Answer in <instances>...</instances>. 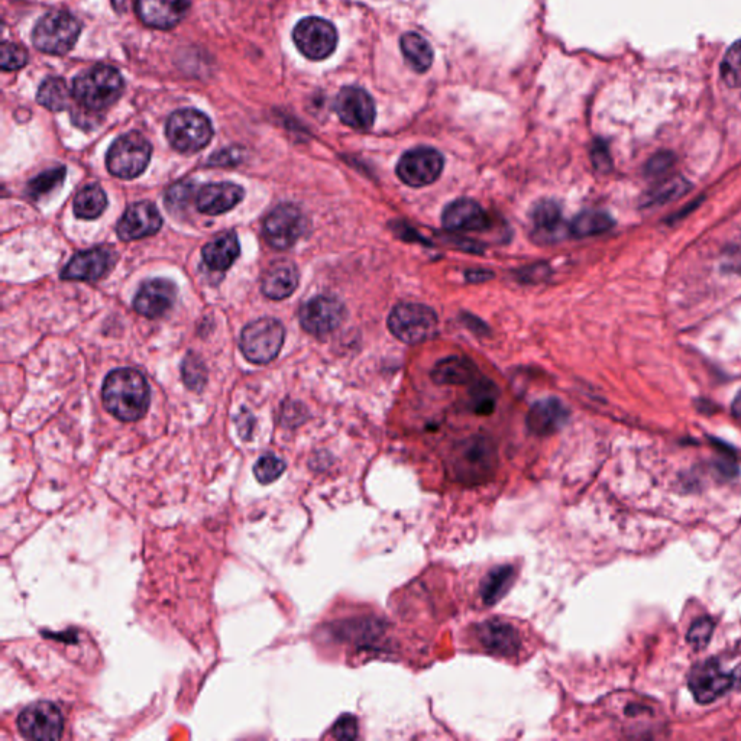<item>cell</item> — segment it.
I'll list each match as a JSON object with an SVG mask.
<instances>
[{"instance_id":"obj_1","label":"cell","mask_w":741,"mask_h":741,"mask_svg":"<svg viewBox=\"0 0 741 741\" xmlns=\"http://www.w3.org/2000/svg\"><path fill=\"white\" fill-rule=\"evenodd\" d=\"M103 404L122 422H137L150 407V387L144 375L131 368L110 372L103 383Z\"/></svg>"},{"instance_id":"obj_2","label":"cell","mask_w":741,"mask_h":741,"mask_svg":"<svg viewBox=\"0 0 741 741\" xmlns=\"http://www.w3.org/2000/svg\"><path fill=\"white\" fill-rule=\"evenodd\" d=\"M124 87V79L118 70L100 64L83 71L74 79L73 96L84 108L100 112L118 102Z\"/></svg>"},{"instance_id":"obj_3","label":"cell","mask_w":741,"mask_h":741,"mask_svg":"<svg viewBox=\"0 0 741 741\" xmlns=\"http://www.w3.org/2000/svg\"><path fill=\"white\" fill-rule=\"evenodd\" d=\"M497 467V451L484 436H474L459 443L453 455V472L462 484L485 482Z\"/></svg>"},{"instance_id":"obj_4","label":"cell","mask_w":741,"mask_h":741,"mask_svg":"<svg viewBox=\"0 0 741 741\" xmlns=\"http://www.w3.org/2000/svg\"><path fill=\"white\" fill-rule=\"evenodd\" d=\"M165 135L177 151L194 154L212 141V122L200 110L180 109L168 118Z\"/></svg>"},{"instance_id":"obj_5","label":"cell","mask_w":741,"mask_h":741,"mask_svg":"<svg viewBox=\"0 0 741 741\" xmlns=\"http://www.w3.org/2000/svg\"><path fill=\"white\" fill-rule=\"evenodd\" d=\"M152 148L138 132H129L113 142L106 155L109 173L118 179H137L150 164Z\"/></svg>"},{"instance_id":"obj_6","label":"cell","mask_w":741,"mask_h":741,"mask_svg":"<svg viewBox=\"0 0 741 741\" xmlns=\"http://www.w3.org/2000/svg\"><path fill=\"white\" fill-rule=\"evenodd\" d=\"M388 329L404 344H422L435 335L438 316L419 303H401L388 316Z\"/></svg>"},{"instance_id":"obj_7","label":"cell","mask_w":741,"mask_h":741,"mask_svg":"<svg viewBox=\"0 0 741 741\" xmlns=\"http://www.w3.org/2000/svg\"><path fill=\"white\" fill-rule=\"evenodd\" d=\"M79 21L67 12H50L42 16L32 32V42L42 53L64 55L79 40Z\"/></svg>"},{"instance_id":"obj_8","label":"cell","mask_w":741,"mask_h":741,"mask_svg":"<svg viewBox=\"0 0 741 741\" xmlns=\"http://www.w3.org/2000/svg\"><path fill=\"white\" fill-rule=\"evenodd\" d=\"M284 338L286 330L278 320L262 317L242 330L241 349L249 362L268 364L280 354Z\"/></svg>"},{"instance_id":"obj_9","label":"cell","mask_w":741,"mask_h":741,"mask_svg":"<svg viewBox=\"0 0 741 741\" xmlns=\"http://www.w3.org/2000/svg\"><path fill=\"white\" fill-rule=\"evenodd\" d=\"M293 40L304 57L320 61L330 57L336 50L338 32L326 19L310 16L296 25Z\"/></svg>"},{"instance_id":"obj_10","label":"cell","mask_w":741,"mask_h":741,"mask_svg":"<svg viewBox=\"0 0 741 741\" xmlns=\"http://www.w3.org/2000/svg\"><path fill=\"white\" fill-rule=\"evenodd\" d=\"M307 220L302 210L291 203L275 207L264 222V238L270 247L289 249L302 238L306 231Z\"/></svg>"},{"instance_id":"obj_11","label":"cell","mask_w":741,"mask_h":741,"mask_svg":"<svg viewBox=\"0 0 741 741\" xmlns=\"http://www.w3.org/2000/svg\"><path fill=\"white\" fill-rule=\"evenodd\" d=\"M442 154L429 147L414 148L407 151L397 164L398 179L410 187H426L435 183L443 171Z\"/></svg>"},{"instance_id":"obj_12","label":"cell","mask_w":741,"mask_h":741,"mask_svg":"<svg viewBox=\"0 0 741 741\" xmlns=\"http://www.w3.org/2000/svg\"><path fill=\"white\" fill-rule=\"evenodd\" d=\"M18 728L29 740H58L63 736V715L51 702H35L19 714Z\"/></svg>"},{"instance_id":"obj_13","label":"cell","mask_w":741,"mask_h":741,"mask_svg":"<svg viewBox=\"0 0 741 741\" xmlns=\"http://www.w3.org/2000/svg\"><path fill=\"white\" fill-rule=\"evenodd\" d=\"M688 687L698 704H711L733 687V676L723 671L717 659H708L691 669Z\"/></svg>"},{"instance_id":"obj_14","label":"cell","mask_w":741,"mask_h":741,"mask_svg":"<svg viewBox=\"0 0 741 741\" xmlns=\"http://www.w3.org/2000/svg\"><path fill=\"white\" fill-rule=\"evenodd\" d=\"M344 319V304L335 297L317 296L303 304L300 310V325L317 338H323L338 329Z\"/></svg>"},{"instance_id":"obj_15","label":"cell","mask_w":741,"mask_h":741,"mask_svg":"<svg viewBox=\"0 0 741 741\" xmlns=\"http://www.w3.org/2000/svg\"><path fill=\"white\" fill-rule=\"evenodd\" d=\"M335 110L345 125L358 131H367L375 122V102L367 90L349 86L339 92L335 100Z\"/></svg>"},{"instance_id":"obj_16","label":"cell","mask_w":741,"mask_h":741,"mask_svg":"<svg viewBox=\"0 0 741 741\" xmlns=\"http://www.w3.org/2000/svg\"><path fill=\"white\" fill-rule=\"evenodd\" d=\"M118 255L110 248L100 247L79 252L64 267L63 280L96 281L115 267Z\"/></svg>"},{"instance_id":"obj_17","label":"cell","mask_w":741,"mask_h":741,"mask_svg":"<svg viewBox=\"0 0 741 741\" xmlns=\"http://www.w3.org/2000/svg\"><path fill=\"white\" fill-rule=\"evenodd\" d=\"M161 226H163V218L157 206L151 202H139L125 210L116 232L122 241H137V239L157 234Z\"/></svg>"},{"instance_id":"obj_18","label":"cell","mask_w":741,"mask_h":741,"mask_svg":"<svg viewBox=\"0 0 741 741\" xmlns=\"http://www.w3.org/2000/svg\"><path fill=\"white\" fill-rule=\"evenodd\" d=\"M176 297V284L171 283L170 280L155 278V280L145 281L139 287L134 307L139 315L148 317V319H158L170 312L176 302Z\"/></svg>"},{"instance_id":"obj_19","label":"cell","mask_w":741,"mask_h":741,"mask_svg":"<svg viewBox=\"0 0 741 741\" xmlns=\"http://www.w3.org/2000/svg\"><path fill=\"white\" fill-rule=\"evenodd\" d=\"M475 633L480 645L495 656L511 658L522 646V639L516 627L498 618L478 624Z\"/></svg>"},{"instance_id":"obj_20","label":"cell","mask_w":741,"mask_h":741,"mask_svg":"<svg viewBox=\"0 0 741 741\" xmlns=\"http://www.w3.org/2000/svg\"><path fill=\"white\" fill-rule=\"evenodd\" d=\"M139 19L157 29H171L183 21L189 11V0H138Z\"/></svg>"},{"instance_id":"obj_21","label":"cell","mask_w":741,"mask_h":741,"mask_svg":"<svg viewBox=\"0 0 741 741\" xmlns=\"http://www.w3.org/2000/svg\"><path fill=\"white\" fill-rule=\"evenodd\" d=\"M442 223L452 232H480L488 228L490 219L474 200L459 199L443 210Z\"/></svg>"},{"instance_id":"obj_22","label":"cell","mask_w":741,"mask_h":741,"mask_svg":"<svg viewBox=\"0 0 741 741\" xmlns=\"http://www.w3.org/2000/svg\"><path fill=\"white\" fill-rule=\"evenodd\" d=\"M569 419V410L558 398L537 401L527 414V427L537 436H550L559 432Z\"/></svg>"},{"instance_id":"obj_23","label":"cell","mask_w":741,"mask_h":741,"mask_svg":"<svg viewBox=\"0 0 741 741\" xmlns=\"http://www.w3.org/2000/svg\"><path fill=\"white\" fill-rule=\"evenodd\" d=\"M245 192L242 187L234 183L206 184L200 189L197 196V210L205 215H222L234 209L242 199Z\"/></svg>"},{"instance_id":"obj_24","label":"cell","mask_w":741,"mask_h":741,"mask_svg":"<svg viewBox=\"0 0 741 741\" xmlns=\"http://www.w3.org/2000/svg\"><path fill=\"white\" fill-rule=\"evenodd\" d=\"M299 270L289 260L274 261L265 270L261 290L268 299L284 300L290 297L299 286Z\"/></svg>"},{"instance_id":"obj_25","label":"cell","mask_w":741,"mask_h":741,"mask_svg":"<svg viewBox=\"0 0 741 741\" xmlns=\"http://www.w3.org/2000/svg\"><path fill=\"white\" fill-rule=\"evenodd\" d=\"M239 254H241V247H239L238 236L235 234L218 236L206 244L202 251L203 261L207 267L213 271H220V273L228 270Z\"/></svg>"},{"instance_id":"obj_26","label":"cell","mask_w":741,"mask_h":741,"mask_svg":"<svg viewBox=\"0 0 741 741\" xmlns=\"http://www.w3.org/2000/svg\"><path fill=\"white\" fill-rule=\"evenodd\" d=\"M478 371L471 361L465 358L451 357L442 359L433 368L432 378L440 385H464L477 378Z\"/></svg>"},{"instance_id":"obj_27","label":"cell","mask_w":741,"mask_h":741,"mask_svg":"<svg viewBox=\"0 0 741 741\" xmlns=\"http://www.w3.org/2000/svg\"><path fill=\"white\" fill-rule=\"evenodd\" d=\"M401 53L404 60L417 73H425L433 64L432 45L422 35L416 32H406L400 40Z\"/></svg>"},{"instance_id":"obj_28","label":"cell","mask_w":741,"mask_h":741,"mask_svg":"<svg viewBox=\"0 0 741 741\" xmlns=\"http://www.w3.org/2000/svg\"><path fill=\"white\" fill-rule=\"evenodd\" d=\"M514 581H516V569L513 566H498L488 572L481 585L482 603L488 607L497 604L513 587Z\"/></svg>"},{"instance_id":"obj_29","label":"cell","mask_w":741,"mask_h":741,"mask_svg":"<svg viewBox=\"0 0 741 741\" xmlns=\"http://www.w3.org/2000/svg\"><path fill=\"white\" fill-rule=\"evenodd\" d=\"M108 206V197L102 187L90 184L77 193L74 199V213L80 219H96L105 212Z\"/></svg>"},{"instance_id":"obj_30","label":"cell","mask_w":741,"mask_h":741,"mask_svg":"<svg viewBox=\"0 0 741 741\" xmlns=\"http://www.w3.org/2000/svg\"><path fill=\"white\" fill-rule=\"evenodd\" d=\"M37 100L41 106L54 110V112L69 108L71 92L66 80L58 79V77H50V79L44 80L40 89H38Z\"/></svg>"},{"instance_id":"obj_31","label":"cell","mask_w":741,"mask_h":741,"mask_svg":"<svg viewBox=\"0 0 741 741\" xmlns=\"http://www.w3.org/2000/svg\"><path fill=\"white\" fill-rule=\"evenodd\" d=\"M613 225V219L607 213L588 210L575 218L571 229L575 236L587 238V236L604 234L608 229L613 228Z\"/></svg>"},{"instance_id":"obj_32","label":"cell","mask_w":741,"mask_h":741,"mask_svg":"<svg viewBox=\"0 0 741 741\" xmlns=\"http://www.w3.org/2000/svg\"><path fill=\"white\" fill-rule=\"evenodd\" d=\"M66 167H55L51 170L44 171L40 176L29 181L27 194L32 200L42 199L47 194L53 193L54 190L60 189L66 179Z\"/></svg>"},{"instance_id":"obj_33","label":"cell","mask_w":741,"mask_h":741,"mask_svg":"<svg viewBox=\"0 0 741 741\" xmlns=\"http://www.w3.org/2000/svg\"><path fill=\"white\" fill-rule=\"evenodd\" d=\"M688 190V181L682 179V177H675V179L663 181V183L649 190L646 193L645 199H643V205H663V203L671 202V200H676L678 197L684 196Z\"/></svg>"},{"instance_id":"obj_34","label":"cell","mask_w":741,"mask_h":741,"mask_svg":"<svg viewBox=\"0 0 741 741\" xmlns=\"http://www.w3.org/2000/svg\"><path fill=\"white\" fill-rule=\"evenodd\" d=\"M181 374H183V381L190 390L202 391L207 383V370L205 362L200 359L199 355L190 354L184 358L183 365H181Z\"/></svg>"},{"instance_id":"obj_35","label":"cell","mask_w":741,"mask_h":741,"mask_svg":"<svg viewBox=\"0 0 741 741\" xmlns=\"http://www.w3.org/2000/svg\"><path fill=\"white\" fill-rule=\"evenodd\" d=\"M721 79L728 87H741V40L734 42L721 63Z\"/></svg>"},{"instance_id":"obj_36","label":"cell","mask_w":741,"mask_h":741,"mask_svg":"<svg viewBox=\"0 0 741 741\" xmlns=\"http://www.w3.org/2000/svg\"><path fill=\"white\" fill-rule=\"evenodd\" d=\"M284 471H286V462L271 453L261 456L254 467L255 477L261 484H271L278 480Z\"/></svg>"},{"instance_id":"obj_37","label":"cell","mask_w":741,"mask_h":741,"mask_svg":"<svg viewBox=\"0 0 741 741\" xmlns=\"http://www.w3.org/2000/svg\"><path fill=\"white\" fill-rule=\"evenodd\" d=\"M533 222L540 231L553 232L561 222V207L555 202H542L533 210Z\"/></svg>"},{"instance_id":"obj_38","label":"cell","mask_w":741,"mask_h":741,"mask_svg":"<svg viewBox=\"0 0 741 741\" xmlns=\"http://www.w3.org/2000/svg\"><path fill=\"white\" fill-rule=\"evenodd\" d=\"M715 629L714 621L710 617H701L692 623L691 629L688 630L687 640L689 645L695 650L705 649L710 645Z\"/></svg>"},{"instance_id":"obj_39","label":"cell","mask_w":741,"mask_h":741,"mask_svg":"<svg viewBox=\"0 0 741 741\" xmlns=\"http://www.w3.org/2000/svg\"><path fill=\"white\" fill-rule=\"evenodd\" d=\"M28 53L19 45L5 42L2 47V69L5 71L19 70L27 66Z\"/></svg>"},{"instance_id":"obj_40","label":"cell","mask_w":741,"mask_h":741,"mask_svg":"<svg viewBox=\"0 0 741 741\" xmlns=\"http://www.w3.org/2000/svg\"><path fill=\"white\" fill-rule=\"evenodd\" d=\"M332 734L338 740H354L358 736L357 718L352 715H342L335 726L332 728Z\"/></svg>"},{"instance_id":"obj_41","label":"cell","mask_w":741,"mask_h":741,"mask_svg":"<svg viewBox=\"0 0 741 741\" xmlns=\"http://www.w3.org/2000/svg\"><path fill=\"white\" fill-rule=\"evenodd\" d=\"M673 163H675V157L671 152H659L647 163L646 174L650 177L662 176L672 167Z\"/></svg>"},{"instance_id":"obj_42","label":"cell","mask_w":741,"mask_h":741,"mask_svg":"<svg viewBox=\"0 0 741 741\" xmlns=\"http://www.w3.org/2000/svg\"><path fill=\"white\" fill-rule=\"evenodd\" d=\"M193 190V184L190 183H180L177 184V186H173L170 189V192L167 193V206L170 207H179V206H186L187 202H189L190 194H192Z\"/></svg>"},{"instance_id":"obj_43","label":"cell","mask_w":741,"mask_h":741,"mask_svg":"<svg viewBox=\"0 0 741 741\" xmlns=\"http://www.w3.org/2000/svg\"><path fill=\"white\" fill-rule=\"evenodd\" d=\"M592 160H594L595 167L600 168V170H610V154H608L604 144L595 145L594 151H592Z\"/></svg>"},{"instance_id":"obj_44","label":"cell","mask_w":741,"mask_h":741,"mask_svg":"<svg viewBox=\"0 0 741 741\" xmlns=\"http://www.w3.org/2000/svg\"><path fill=\"white\" fill-rule=\"evenodd\" d=\"M731 676H733V687L736 688L737 691H741V663L736 669H734Z\"/></svg>"},{"instance_id":"obj_45","label":"cell","mask_w":741,"mask_h":741,"mask_svg":"<svg viewBox=\"0 0 741 741\" xmlns=\"http://www.w3.org/2000/svg\"><path fill=\"white\" fill-rule=\"evenodd\" d=\"M734 414H736L737 419L741 420V393L739 394V397L736 398V401H734Z\"/></svg>"}]
</instances>
